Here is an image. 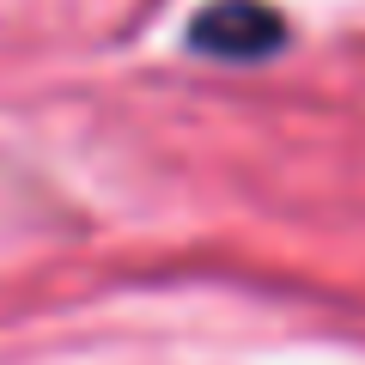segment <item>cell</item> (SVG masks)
Here are the masks:
<instances>
[{
  "label": "cell",
  "instance_id": "6da1fadb",
  "mask_svg": "<svg viewBox=\"0 0 365 365\" xmlns=\"http://www.w3.org/2000/svg\"><path fill=\"white\" fill-rule=\"evenodd\" d=\"M280 43H287V25L268 0H220L189 25V49L220 55V61H262Z\"/></svg>",
  "mask_w": 365,
  "mask_h": 365
}]
</instances>
